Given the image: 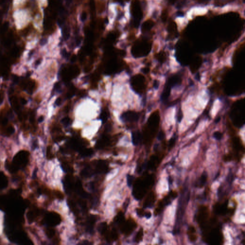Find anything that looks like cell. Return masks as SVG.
I'll use <instances>...</instances> for the list:
<instances>
[{"mask_svg": "<svg viewBox=\"0 0 245 245\" xmlns=\"http://www.w3.org/2000/svg\"><path fill=\"white\" fill-rule=\"evenodd\" d=\"M190 193L187 187L184 189L178 202V208L176 213L175 225L173 230V234H176L180 232V230L183 223V219L184 216L185 212L189 201Z\"/></svg>", "mask_w": 245, "mask_h": 245, "instance_id": "1", "label": "cell"}, {"mask_svg": "<svg viewBox=\"0 0 245 245\" xmlns=\"http://www.w3.org/2000/svg\"><path fill=\"white\" fill-rule=\"evenodd\" d=\"M29 157L28 152L25 151H20L15 156L12 163L17 170L24 168L28 162Z\"/></svg>", "mask_w": 245, "mask_h": 245, "instance_id": "2", "label": "cell"}, {"mask_svg": "<svg viewBox=\"0 0 245 245\" xmlns=\"http://www.w3.org/2000/svg\"><path fill=\"white\" fill-rule=\"evenodd\" d=\"M131 11L134 19L135 26H138L143 16L142 11L139 0H133L131 4Z\"/></svg>", "mask_w": 245, "mask_h": 245, "instance_id": "3", "label": "cell"}, {"mask_svg": "<svg viewBox=\"0 0 245 245\" xmlns=\"http://www.w3.org/2000/svg\"><path fill=\"white\" fill-rule=\"evenodd\" d=\"M45 221L48 226L53 227L58 225L61 219L59 214L54 212H49L46 214Z\"/></svg>", "mask_w": 245, "mask_h": 245, "instance_id": "4", "label": "cell"}, {"mask_svg": "<svg viewBox=\"0 0 245 245\" xmlns=\"http://www.w3.org/2000/svg\"><path fill=\"white\" fill-rule=\"evenodd\" d=\"M121 118V119L124 122H136L139 119V115L136 112L127 111L122 114Z\"/></svg>", "mask_w": 245, "mask_h": 245, "instance_id": "5", "label": "cell"}, {"mask_svg": "<svg viewBox=\"0 0 245 245\" xmlns=\"http://www.w3.org/2000/svg\"><path fill=\"white\" fill-rule=\"evenodd\" d=\"M180 78L179 76L173 75L169 78L165 85L171 89L180 84Z\"/></svg>", "mask_w": 245, "mask_h": 245, "instance_id": "6", "label": "cell"}, {"mask_svg": "<svg viewBox=\"0 0 245 245\" xmlns=\"http://www.w3.org/2000/svg\"><path fill=\"white\" fill-rule=\"evenodd\" d=\"M167 29L169 35L171 37H176L178 35L177 25L173 21H171L169 23Z\"/></svg>", "mask_w": 245, "mask_h": 245, "instance_id": "7", "label": "cell"}, {"mask_svg": "<svg viewBox=\"0 0 245 245\" xmlns=\"http://www.w3.org/2000/svg\"><path fill=\"white\" fill-rule=\"evenodd\" d=\"M108 170V166L104 161H99L96 166V172L105 173Z\"/></svg>", "mask_w": 245, "mask_h": 245, "instance_id": "8", "label": "cell"}, {"mask_svg": "<svg viewBox=\"0 0 245 245\" xmlns=\"http://www.w3.org/2000/svg\"><path fill=\"white\" fill-rule=\"evenodd\" d=\"M132 139L134 145L138 146L142 140V135L139 131H135L132 134Z\"/></svg>", "mask_w": 245, "mask_h": 245, "instance_id": "9", "label": "cell"}, {"mask_svg": "<svg viewBox=\"0 0 245 245\" xmlns=\"http://www.w3.org/2000/svg\"><path fill=\"white\" fill-rule=\"evenodd\" d=\"M96 219V218L94 216H90L87 219L86 222V230L89 232H92L93 231L94 226Z\"/></svg>", "mask_w": 245, "mask_h": 245, "instance_id": "10", "label": "cell"}, {"mask_svg": "<svg viewBox=\"0 0 245 245\" xmlns=\"http://www.w3.org/2000/svg\"><path fill=\"white\" fill-rule=\"evenodd\" d=\"M38 214V211L35 209H31V210H30L27 213V218H28V221L30 223H32L34 221L35 218L37 217V216Z\"/></svg>", "mask_w": 245, "mask_h": 245, "instance_id": "11", "label": "cell"}, {"mask_svg": "<svg viewBox=\"0 0 245 245\" xmlns=\"http://www.w3.org/2000/svg\"><path fill=\"white\" fill-rule=\"evenodd\" d=\"M154 25V23L153 21L151 20L146 21L142 25V31L143 33L149 31L152 28H153Z\"/></svg>", "mask_w": 245, "mask_h": 245, "instance_id": "12", "label": "cell"}, {"mask_svg": "<svg viewBox=\"0 0 245 245\" xmlns=\"http://www.w3.org/2000/svg\"><path fill=\"white\" fill-rule=\"evenodd\" d=\"M207 172H203L200 178L199 179L197 184L200 187H202L204 186L207 183Z\"/></svg>", "mask_w": 245, "mask_h": 245, "instance_id": "13", "label": "cell"}, {"mask_svg": "<svg viewBox=\"0 0 245 245\" xmlns=\"http://www.w3.org/2000/svg\"><path fill=\"white\" fill-rule=\"evenodd\" d=\"M7 183L8 181L5 176L2 173H0V189H4L6 187Z\"/></svg>", "mask_w": 245, "mask_h": 245, "instance_id": "14", "label": "cell"}, {"mask_svg": "<svg viewBox=\"0 0 245 245\" xmlns=\"http://www.w3.org/2000/svg\"><path fill=\"white\" fill-rule=\"evenodd\" d=\"M93 174V171L91 168H86L82 171V175L84 177H90Z\"/></svg>", "mask_w": 245, "mask_h": 245, "instance_id": "15", "label": "cell"}, {"mask_svg": "<svg viewBox=\"0 0 245 245\" xmlns=\"http://www.w3.org/2000/svg\"><path fill=\"white\" fill-rule=\"evenodd\" d=\"M80 153L82 156L88 157L93 154V151L91 149H82Z\"/></svg>", "mask_w": 245, "mask_h": 245, "instance_id": "16", "label": "cell"}, {"mask_svg": "<svg viewBox=\"0 0 245 245\" xmlns=\"http://www.w3.org/2000/svg\"><path fill=\"white\" fill-rule=\"evenodd\" d=\"M106 227H107V226H106V223H101L98 227V230L101 234H104L106 231Z\"/></svg>", "mask_w": 245, "mask_h": 245, "instance_id": "17", "label": "cell"}, {"mask_svg": "<svg viewBox=\"0 0 245 245\" xmlns=\"http://www.w3.org/2000/svg\"><path fill=\"white\" fill-rule=\"evenodd\" d=\"M134 179H135V177H134L133 176L129 174H128L127 176V183L128 186L129 187L132 186Z\"/></svg>", "mask_w": 245, "mask_h": 245, "instance_id": "18", "label": "cell"}, {"mask_svg": "<svg viewBox=\"0 0 245 245\" xmlns=\"http://www.w3.org/2000/svg\"><path fill=\"white\" fill-rule=\"evenodd\" d=\"M213 137L216 140H220L222 138L223 134L219 131H216L214 133Z\"/></svg>", "mask_w": 245, "mask_h": 245, "instance_id": "19", "label": "cell"}, {"mask_svg": "<svg viewBox=\"0 0 245 245\" xmlns=\"http://www.w3.org/2000/svg\"><path fill=\"white\" fill-rule=\"evenodd\" d=\"M168 12L167 10H164L162 12V15H161V19L162 21L165 22L167 18H168Z\"/></svg>", "mask_w": 245, "mask_h": 245, "instance_id": "20", "label": "cell"}, {"mask_svg": "<svg viewBox=\"0 0 245 245\" xmlns=\"http://www.w3.org/2000/svg\"><path fill=\"white\" fill-rule=\"evenodd\" d=\"M61 122L65 127H67L71 124V119L68 118H65L62 119Z\"/></svg>", "mask_w": 245, "mask_h": 245, "instance_id": "21", "label": "cell"}, {"mask_svg": "<svg viewBox=\"0 0 245 245\" xmlns=\"http://www.w3.org/2000/svg\"><path fill=\"white\" fill-rule=\"evenodd\" d=\"M46 234L49 238H51L55 235V232L51 229H47L46 230Z\"/></svg>", "mask_w": 245, "mask_h": 245, "instance_id": "22", "label": "cell"}, {"mask_svg": "<svg viewBox=\"0 0 245 245\" xmlns=\"http://www.w3.org/2000/svg\"><path fill=\"white\" fill-rule=\"evenodd\" d=\"M165 136V133L163 132V131H161L158 134V135H157V139L160 140V141H161V140H163L164 139Z\"/></svg>", "mask_w": 245, "mask_h": 245, "instance_id": "23", "label": "cell"}, {"mask_svg": "<svg viewBox=\"0 0 245 245\" xmlns=\"http://www.w3.org/2000/svg\"><path fill=\"white\" fill-rule=\"evenodd\" d=\"M63 34L64 38L65 39L68 38V36H69V30H68V29L67 28H65L63 30Z\"/></svg>", "mask_w": 245, "mask_h": 245, "instance_id": "24", "label": "cell"}, {"mask_svg": "<svg viewBox=\"0 0 245 245\" xmlns=\"http://www.w3.org/2000/svg\"><path fill=\"white\" fill-rule=\"evenodd\" d=\"M101 119L102 121H105L107 118V113L105 111L101 112L100 116Z\"/></svg>", "mask_w": 245, "mask_h": 245, "instance_id": "25", "label": "cell"}, {"mask_svg": "<svg viewBox=\"0 0 245 245\" xmlns=\"http://www.w3.org/2000/svg\"><path fill=\"white\" fill-rule=\"evenodd\" d=\"M81 18L82 21H84L87 18V14L85 12H83L81 14Z\"/></svg>", "mask_w": 245, "mask_h": 245, "instance_id": "26", "label": "cell"}, {"mask_svg": "<svg viewBox=\"0 0 245 245\" xmlns=\"http://www.w3.org/2000/svg\"><path fill=\"white\" fill-rule=\"evenodd\" d=\"M210 1V0H198L199 2L201 4H207Z\"/></svg>", "mask_w": 245, "mask_h": 245, "instance_id": "27", "label": "cell"}, {"mask_svg": "<svg viewBox=\"0 0 245 245\" xmlns=\"http://www.w3.org/2000/svg\"><path fill=\"white\" fill-rule=\"evenodd\" d=\"M3 101V95L2 94H0V104Z\"/></svg>", "mask_w": 245, "mask_h": 245, "instance_id": "28", "label": "cell"}, {"mask_svg": "<svg viewBox=\"0 0 245 245\" xmlns=\"http://www.w3.org/2000/svg\"><path fill=\"white\" fill-rule=\"evenodd\" d=\"M60 103H61V99H60V98H58V99H57V100H56V104H57V105H59Z\"/></svg>", "mask_w": 245, "mask_h": 245, "instance_id": "29", "label": "cell"}, {"mask_svg": "<svg viewBox=\"0 0 245 245\" xmlns=\"http://www.w3.org/2000/svg\"><path fill=\"white\" fill-rule=\"evenodd\" d=\"M43 120H44V118L43 117V116H41V117H40V118H39L38 119V122H39V123H40V122H43Z\"/></svg>", "mask_w": 245, "mask_h": 245, "instance_id": "30", "label": "cell"}, {"mask_svg": "<svg viewBox=\"0 0 245 245\" xmlns=\"http://www.w3.org/2000/svg\"><path fill=\"white\" fill-rule=\"evenodd\" d=\"M176 1V0H169V2H170L171 4L173 5V4H174L175 2Z\"/></svg>", "mask_w": 245, "mask_h": 245, "instance_id": "31", "label": "cell"}]
</instances>
